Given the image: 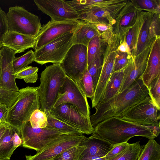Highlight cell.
<instances>
[{
    "label": "cell",
    "instance_id": "cell-12",
    "mask_svg": "<svg viewBox=\"0 0 160 160\" xmlns=\"http://www.w3.org/2000/svg\"><path fill=\"white\" fill-rule=\"evenodd\" d=\"M83 134H63L35 154L26 155V160H50L73 147L79 145Z\"/></svg>",
    "mask_w": 160,
    "mask_h": 160
},
{
    "label": "cell",
    "instance_id": "cell-41",
    "mask_svg": "<svg viewBox=\"0 0 160 160\" xmlns=\"http://www.w3.org/2000/svg\"><path fill=\"white\" fill-rule=\"evenodd\" d=\"M159 15L156 14L152 19L149 27L148 39L158 37V34H159Z\"/></svg>",
    "mask_w": 160,
    "mask_h": 160
},
{
    "label": "cell",
    "instance_id": "cell-30",
    "mask_svg": "<svg viewBox=\"0 0 160 160\" xmlns=\"http://www.w3.org/2000/svg\"><path fill=\"white\" fill-rule=\"evenodd\" d=\"M34 60V52L30 50L22 56L15 57L12 61V65L15 73L28 66Z\"/></svg>",
    "mask_w": 160,
    "mask_h": 160
},
{
    "label": "cell",
    "instance_id": "cell-18",
    "mask_svg": "<svg viewBox=\"0 0 160 160\" xmlns=\"http://www.w3.org/2000/svg\"><path fill=\"white\" fill-rule=\"evenodd\" d=\"M147 60L134 59L131 56L128 62L124 68L122 82L118 91L120 93L130 87L140 78L145 70Z\"/></svg>",
    "mask_w": 160,
    "mask_h": 160
},
{
    "label": "cell",
    "instance_id": "cell-38",
    "mask_svg": "<svg viewBox=\"0 0 160 160\" xmlns=\"http://www.w3.org/2000/svg\"><path fill=\"white\" fill-rule=\"evenodd\" d=\"M130 57L128 53L118 51L116 53L114 60L113 72L124 69L127 65Z\"/></svg>",
    "mask_w": 160,
    "mask_h": 160
},
{
    "label": "cell",
    "instance_id": "cell-7",
    "mask_svg": "<svg viewBox=\"0 0 160 160\" xmlns=\"http://www.w3.org/2000/svg\"><path fill=\"white\" fill-rule=\"evenodd\" d=\"M60 65L66 76L78 83L87 68V47L81 44L72 45Z\"/></svg>",
    "mask_w": 160,
    "mask_h": 160
},
{
    "label": "cell",
    "instance_id": "cell-22",
    "mask_svg": "<svg viewBox=\"0 0 160 160\" xmlns=\"http://www.w3.org/2000/svg\"><path fill=\"white\" fill-rule=\"evenodd\" d=\"M100 34L93 24L81 20L80 25L74 32L73 44L83 45L87 47L90 41Z\"/></svg>",
    "mask_w": 160,
    "mask_h": 160
},
{
    "label": "cell",
    "instance_id": "cell-34",
    "mask_svg": "<svg viewBox=\"0 0 160 160\" xmlns=\"http://www.w3.org/2000/svg\"><path fill=\"white\" fill-rule=\"evenodd\" d=\"M20 92V89L13 91L0 87V104L9 108L16 101Z\"/></svg>",
    "mask_w": 160,
    "mask_h": 160
},
{
    "label": "cell",
    "instance_id": "cell-26",
    "mask_svg": "<svg viewBox=\"0 0 160 160\" xmlns=\"http://www.w3.org/2000/svg\"><path fill=\"white\" fill-rule=\"evenodd\" d=\"M47 118V128L58 131L63 134H83L79 130L50 114Z\"/></svg>",
    "mask_w": 160,
    "mask_h": 160
},
{
    "label": "cell",
    "instance_id": "cell-47",
    "mask_svg": "<svg viewBox=\"0 0 160 160\" xmlns=\"http://www.w3.org/2000/svg\"><path fill=\"white\" fill-rule=\"evenodd\" d=\"M93 24L95 26L99 32V31L102 32L106 31L109 28L107 24L104 23H94Z\"/></svg>",
    "mask_w": 160,
    "mask_h": 160
},
{
    "label": "cell",
    "instance_id": "cell-14",
    "mask_svg": "<svg viewBox=\"0 0 160 160\" xmlns=\"http://www.w3.org/2000/svg\"><path fill=\"white\" fill-rule=\"evenodd\" d=\"M81 22L80 20L61 22L49 21L42 26L36 38L34 49H38L65 33L74 31Z\"/></svg>",
    "mask_w": 160,
    "mask_h": 160
},
{
    "label": "cell",
    "instance_id": "cell-50",
    "mask_svg": "<svg viewBox=\"0 0 160 160\" xmlns=\"http://www.w3.org/2000/svg\"><path fill=\"white\" fill-rule=\"evenodd\" d=\"M1 61H0V87L1 86Z\"/></svg>",
    "mask_w": 160,
    "mask_h": 160
},
{
    "label": "cell",
    "instance_id": "cell-3",
    "mask_svg": "<svg viewBox=\"0 0 160 160\" xmlns=\"http://www.w3.org/2000/svg\"><path fill=\"white\" fill-rule=\"evenodd\" d=\"M66 76L60 63L47 67L41 74L40 83L38 88L40 110L44 112L47 116L50 114L53 108Z\"/></svg>",
    "mask_w": 160,
    "mask_h": 160
},
{
    "label": "cell",
    "instance_id": "cell-35",
    "mask_svg": "<svg viewBox=\"0 0 160 160\" xmlns=\"http://www.w3.org/2000/svg\"><path fill=\"white\" fill-rule=\"evenodd\" d=\"M103 63V60L101 59V55L87 66V69L92 78L94 92L101 72Z\"/></svg>",
    "mask_w": 160,
    "mask_h": 160
},
{
    "label": "cell",
    "instance_id": "cell-46",
    "mask_svg": "<svg viewBox=\"0 0 160 160\" xmlns=\"http://www.w3.org/2000/svg\"><path fill=\"white\" fill-rule=\"evenodd\" d=\"M118 49L120 52L126 53L129 54H131V50L125 40L118 47Z\"/></svg>",
    "mask_w": 160,
    "mask_h": 160
},
{
    "label": "cell",
    "instance_id": "cell-52",
    "mask_svg": "<svg viewBox=\"0 0 160 160\" xmlns=\"http://www.w3.org/2000/svg\"><path fill=\"white\" fill-rule=\"evenodd\" d=\"M2 45H0V49H1V47H2Z\"/></svg>",
    "mask_w": 160,
    "mask_h": 160
},
{
    "label": "cell",
    "instance_id": "cell-11",
    "mask_svg": "<svg viewBox=\"0 0 160 160\" xmlns=\"http://www.w3.org/2000/svg\"><path fill=\"white\" fill-rule=\"evenodd\" d=\"M50 114L79 130L82 134H92L94 128L90 118L82 115L73 105L64 103L53 108Z\"/></svg>",
    "mask_w": 160,
    "mask_h": 160
},
{
    "label": "cell",
    "instance_id": "cell-6",
    "mask_svg": "<svg viewBox=\"0 0 160 160\" xmlns=\"http://www.w3.org/2000/svg\"><path fill=\"white\" fill-rule=\"evenodd\" d=\"M74 31L66 33L35 50L34 61L41 65L48 63L60 64L73 45Z\"/></svg>",
    "mask_w": 160,
    "mask_h": 160
},
{
    "label": "cell",
    "instance_id": "cell-19",
    "mask_svg": "<svg viewBox=\"0 0 160 160\" xmlns=\"http://www.w3.org/2000/svg\"><path fill=\"white\" fill-rule=\"evenodd\" d=\"M160 75V42L159 37L155 39L152 48L145 70L141 78L149 88L152 81Z\"/></svg>",
    "mask_w": 160,
    "mask_h": 160
},
{
    "label": "cell",
    "instance_id": "cell-36",
    "mask_svg": "<svg viewBox=\"0 0 160 160\" xmlns=\"http://www.w3.org/2000/svg\"><path fill=\"white\" fill-rule=\"evenodd\" d=\"M160 75L154 78L148 88L149 95L158 109L160 110Z\"/></svg>",
    "mask_w": 160,
    "mask_h": 160
},
{
    "label": "cell",
    "instance_id": "cell-40",
    "mask_svg": "<svg viewBox=\"0 0 160 160\" xmlns=\"http://www.w3.org/2000/svg\"><path fill=\"white\" fill-rule=\"evenodd\" d=\"M8 31L7 14L0 7V45Z\"/></svg>",
    "mask_w": 160,
    "mask_h": 160
},
{
    "label": "cell",
    "instance_id": "cell-44",
    "mask_svg": "<svg viewBox=\"0 0 160 160\" xmlns=\"http://www.w3.org/2000/svg\"><path fill=\"white\" fill-rule=\"evenodd\" d=\"M136 11H133L126 14L123 16L120 21V25L122 28L130 25L132 20L135 18L136 16Z\"/></svg>",
    "mask_w": 160,
    "mask_h": 160
},
{
    "label": "cell",
    "instance_id": "cell-23",
    "mask_svg": "<svg viewBox=\"0 0 160 160\" xmlns=\"http://www.w3.org/2000/svg\"><path fill=\"white\" fill-rule=\"evenodd\" d=\"M124 70V69L113 72L106 85L103 96L98 105L106 102L118 93L123 79Z\"/></svg>",
    "mask_w": 160,
    "mask_h": 160
},
{
    "label": "cell",
    "instance_id": "cell-32",
    "mask_svg": "<svg viewBox=\"0 0 160 160\" xmlns=\"http://www.w3.org/2000/svg\"><path fill=\"white\" fill-rule=\"evenodd\" d=\"M38 68L27 66L15 73L16 78L22 79L26 83H34L38 79Z\"/></svg>",
    "mask_w": 160,
    "mask_h": 160
},
{
    "label": "cell",
    "instance_id": "cell-25",
    "mask_svg": "<svg viewBox=\"0 0 160 160\" xmlns=\"http://www.w3.org/2000/svg\"><path fill=\"white\" fill-rule=\"evenodd\" d=\"M137 160H160V145L154 139H150L143 148Z\"/></svg>",
    "mask_w": 160,
    "mask_h": 160
},
{
    "label": "cell",
    "instance_id": "cell-21",
    "mask_svg": "<svg viewBox=\"0 0 160 160\" xmlns=\"http://www.w3.org/2000/svg\"><path fill=\"white\" fill-rule=\"evenodd\" d=\"M22 144L21 136L9 127L0 139V159H10L14 151Z\"/></svg>",
    "mask_w": 160,
    "mask_h": 160
},
{
    "label": "cell",
    "instance_id": "cell-10",
    "mask_svg": "<svg viewBox=\"0 0 160 160\" xmlns=\"http://www.w3.org/2000/svg\"><path fill=\"white\" fill-rule=\"evenodd\" d=\"M64 103L72 104L82 115L90 118V108L87 98L77 83L67 76L53 108Z\"/></svg>",
    "mask_w": 160,
    "mask_h": 160
},
{
    "label": "cell",
    "instance_id": "cell-49",
    "mask_svg": "<svg viewBox=\"0 0 160 160\" xmlns=\"http://www.w3.org/2000/svg\"><path fill=\"white\" fill-rule=\"evenodd\" d=\"M84 160H110V159L105 157L100 158L94 157L87 158Z\"/></svg>",
    "mask_w": 160,
    "mask_h": 160
},
{
    "label": "cell",
    "instance_id": "cell-13",
    "mask_svg": "<svg viewBox=\"0 0 160 160\" xmlns=\"http://www.w3.org/2000/svg\"><path fill=\"white\" fill-rule=\"evenodd\" d=\"M38 9L49 16L51 20L64 22L79 20L78 13L66 1L34 0Z\"/></svg>",
    "mask_w": 160,
    "mask_h": 160
},
{
    "label": "cell",
    "instance_id": "cell-27",
    "mask_svg": "<svg viewBox=\"0 0 160 160\" xmlns=\"http://www.w3.org/2000/svg\"><path fill=\"white\" fill-rule=\"evenodd\" d=\"M152 19L151 15H149L143 21L141 25L135 50L136 56L140 54L145 48V45L148 40L149 27Z\"/></svg>",
    "mask_w": 160,
    "mask_h": 160
},
{
    "label": "cell",
    "instance_id": "cell-54",
    "mask_svg": "<svg viewBox=\"0 0 160 160\" xmlns=\"http://www.w3.org/2000/svg\"><path fill=\"white\" fill-rule=\"evenodd\" d=\"M1 124V125H0V127L1 126V124Z\"/></svg>",
    "mask_w": 160,
    "mask_h": 160
},
{
    "label": "cell",
    "instance_id": "cell-48",
    "mask_svg": "<svg viewBox=\"0 0 160 160\" xmlns=\"http://www.w3.org/2000/svg\"><path fill=\"white\" fill-rule=\"evenodd\" d=\"M9 126L6 123H3L0 127V139L2 137L6 129Z\"/></svg>",
    "mask_w": 160,
    "mask_h": 160
},
{
    "label": "cell",
    "instance_id": "cell-53",
    "mask_svg": "<svg viewBox=\"0 0 160 160\" xmlns=\"http://www.w3.org/2000/svg\"><path fill=\"white\" fill-rule=\"evenodd\" d=\"M50 160H53V159H51Z\"/></svg>",
    "mask_w": 160,
    "mask_h": 160
},
{
    "label": "cell",
    "instance_id": "cell-8",
    "mask_svg": "<svg viewBox=\"0 0 160 160\" xmlns=\"http://www.w3.org/2000/svg\"><path fill=\"white\" fill-rule=\"evenodd\" d=\"M63 134L58 131L45 128H33L28 121L20 131L23 147L39 152Z\"/></svg>",
    "mask_w": 160,
    "mask_h": 160
},
{
    "label": "cell",
    "instance_id": "cell-43",
    "mask_svg": "<svg viewBox=\"0 0 160 160\" xmlns=\"http://www.w3.org/2000/svg\"><path fill=\"white\" fill-rule=\"evenodd\" d=\"M138 4L143 8L147 9L159 10V5L155 2V1L142 0L137 1Z\"/></svg>",
    "mask_w": 160,
    "mask_h": 160
},
{
    "label": "cell",
    "instance_id": "cell-15",
    "mask_svg": "<svg viewBox=\"0 0 160 160\" xmlns=\"http://www.w3.org/2000/svg\"><path fill=\"white\" fill-rule=\"evenodd\" d=\"M15 52L5 47L0 49L1 88L8 90L18 91L19 88L16 82L12 61L15 57Z\"/></svg>",
    "mask_w": 160,
    "mask_h": 160
},
{
    "label": "cell",
    "instance_id": "cell-4",
    "mask_svg": "<svg viewBox=\"0 0 160 160\" xmlns=\"http://www.w3.org/2000/svg\"><path fill=\"white\" fill-rule=\"evenodd\" d=\"M38 88V87L28 86L20 89L19 96L8 109L6 123L20 135L21 129L28 121L32 113L40 109Z\"/></svg>",
    "mask_w": 160,
    "mask_h": 160
},
{
    "label": "cell",
    "instance_id": "cell-39",
    "mask_svg": "<svg viewBox=\"0 0 160 160\" xmlns=\"http://www.w3.org/2000/svg\"><path fill=\"white\" fill-rule=\"evenodd\" d=\"M138 24L131 28L126 37V41L130 50L135 49L138 35L141 25V24L140 25Z\"/></svg>",
    "mask_w": 160,
    "mask_h": 160
},
{
    "label": "cell",
    "instance_id": "cell-2",
    "mask_svg": "<svg viewBox=\"0 0 160 160\" xmlns=\"http://www.w3.org/2000/svg\"><path fill=\"white\" fill-rule=\"evenodd\" d=\"M160 132V127L139 125L126 121L120 117H113L98 123L95 133L113 145L128 142L132 138L140 136L154 139Z\"/></svg>",
    "mask_w": 160,
    "mask_h": 160
},
{
    "label": "cell",
    "instance_id": "cell-33",
    "mask_svg": "<svg viewBox=\"0 0 160 160\" xmlns=\"http://www.w3.org/2000/svg\"><path fill=\"white\" fill-rule=\"evenodd\" d=\"M77 84L87 98H91L93 97L94 93L93 80L87 69L85 71L82 79Z\"/></svg>",
    "mask_w": 160,
    "mask_h": 160
},
{
    "label": "cell",
    "instance_id": "cell-45",
    "mask_svg": "<svg viewBox=\"0 0 160 160\" xmlns=\"http://www.w3.org/2000/svg\"><path fill=\"white\" fill-rule=\"evenodd\" d=\"M8 109L6 106L0 104V125L6 123Z\"/></svg>",
    "mask_w": 160,
    "mask_h": 160
},
{
    "label": "cell",
    "instance_id": "cell-17",
    "mask_svg": "<svg viewBox=\"0 0 160 160\" xmlns=\"http://www.w3.org/2000/svg\"><path fill=\"white\" fill-rule=\"evenodd\" d=\"M117 52L112 51L103 60L102 67L93 97L91 98L92 108H95L101 99L107 83L113 72L114 60Z\"/></svg>",
    "mask_w": 160,
    "mask_h": 160
},
{
    "label": "cell",
    "instance_id": "cell-24",
    "mask_svg": "<svg viewBox=\"0 0 160 160\" xmlns=\"http://www.w3.org/2000/svg\"><path fill=\"white\" fill-rule=\"evenodd\" d=\"M79 20L94 24L105 23V20H109L110 13L109 12L102 8L93 6L79 14Z\"/></svg>",
    "mask_w": 160,
    "mask_h": 160
},
{
    "label": "cell",
    "instance_id": "cell-28",
    "mask_svg": "<svg viewBox=\"0 0 160 160\" xmlns=\"http://www.w3.org/2000/svg\"><path fill=\"white\" fill-rule=\"evenodd\" d=\"M143 147L139 141L131 143L126 149L110 160H137Z\"/></svg>",
    "mask_w": 160,
    "mask_h": 160
},
{
    "label": "cell",
    "instance_id": "cell-5",
    "mask_svg": "<svg viewBox=\"0 0 160 160\" xmlns=\"http://www.w3.org/2000/svg\"><path fill=\"white\" fill-rule=\"evenodd\" d=\"M8 31H12L36 38L42 26L38 17L22 7L9 8L7 14Z\"/></svg>",
    "mask_w": 160,
    "mask_h": 160
},
{
    "label": "cell",
    "instance_id": "cell-20",
    "mask_svg": "<svg viewBox=\"0 0 160 160\" xmlns=\"http://www.w3.org/2000/svg\"><path fill=\"white\" fill-rule=\"evenodd\" d=\"M36 38L16 32L8 31L1 44L15 51V54L24 52L29 48H34Z\"/></svg>",
    "mask_w": 160,
    "mask_h": 160
},
{
    "label": "cell",
    "instance_id": "cell-42",
    "mask_svg": "<svg viewBox=\"0 0 160 160\" xmlns=\"http://www.w3.org/2000/svg\"><path fill=\"white\" fill-rule=\"evenodd\" d=\"M130 144L125 142L114 144L112 148L104 157L111 160L126 149Z\"/></svg>",
    "mask_w": 160,
    "mask_h": 160
},
{
    "label": "cell",
    "instance_id": "cell-51",
    "mask_svg": "<svg viewBox=\"0 0 160 160\" xmlns=\"http://www.w3.org/2000/svg\"><path fill=\"white\" fill-rule=\"evenodd\" d=\"M0 160H11L5 159H0Z\"/></svg>",
    "mask_w": 160,
    "mask_h": 160
},
{
    "label": "cell",
    "instance_id": "cell-16",
    "mask_svg": "<svg viewBox=\"0 0 160 160\" xmlns=\"http://www.w3.org/2000/svg\"><path fill=\"white\" fill-rule=\"evenodd\" d=\"M79 145L84 146L85 148L78 160H84L94 157H104L114 146V145L95 133H93L88 138L85 137Z\"/></svg>",
    "mask_w": 160,
    "mask_h": 160
},
{
    "label": "cell",
    "instance_id": "cell-29",
    "mask_svg": "<svg viewBox=\"0 0 160 160\" xmlns=\"http://www.w3.org/2000/svg\"><path fill=\"white\" fill-rule=\"evenodd\" d=\"M101 55V40L99 36L92 38L87 47V66Z\"/></svg>",
    "mask_w": 160,
    "mask_h": 160
},
{
    "label": "cell",
    "instance_id": "cell-9",
    "mask_svg": "<svg viewBox=\"0 0 160 160\" xmlns=\"http://www.w3.org/2000/svg\"><path fill=\"white\" fill-rule=\"evenodd\" d=\"M159 111L150 97L132 107L120 117L139 125L160 127Z\"/></svg>",
    "mask_w": 160,
    "mask_h": 160
},
{
    "label": "cell",
    "instance_id": "cell-37",
    "mask_svg": "<svg viewBox=\"0 0 160 160\" xmlns=\"http://www.w3.org/2000/svg\"><path fill=\"white\" fill-rule=\"evenodd\" d=\"M28 121L33 128H45L48 124L47 116L45 113L40 109L35 110L32 114Z\"/></svg>",
    "mask_w": 160,
    "mask_h": 160
},
{
    "label": "cell",
    "instance_id": "cell-1",
    "mask_svg": "<svg viewBox=\"0 0 160 160\" xmlns=\"http://www.w3.org/2000/svg\"><path fill=\"white\" fill-rule=\"evenodd\" d=\"M149 97L148 88L141 77L130 87L118 93L106 102L98 105L95 112L90 117L94 128L103 121L113 117H120L124 113Z\"/></svg>",
    "mask_w": 160,
    "mask_h": 160
},
{
    "label": "cell",
    "instance_id": "cell-31",
    "mask_svg": "<svg viewBox=\"0 0 160 160\" xmlns=\"http://www.w3.org/2000/svg\"><path fill=\"white\" fill-rule=\"evenodd\" d=\"M84 146L78 145L65 150L52 159L54 160H78L80 156L85 149Z\"/></svg>",
    "mask_w": 160,
    "mask_h": 160
}]
</instances>
